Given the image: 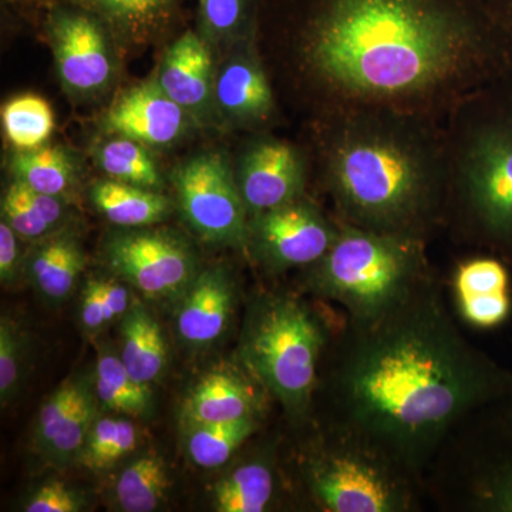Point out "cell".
<instances>
[{"mask_svg":"<svg viewBox=\"0 0 512 512\" xmlns=\"http://www.w3.org/2000/svg\"><path fill=\"white\" fill-rule=\"evenodd\" d=\"M318 204L303 197L249 220L248 245L269 271L309 268L320 261L339 234Z\"/></svg>","mask_w":512,"mask_h":512,"instance_id":"cell-11","label":"cell"},{"mask_svg":"<svg viewBox=\"0 0 512 512\" xmlns=\"http://www.w3.org/2000/svg\"><path fill=\"white\" fill-rule=\"evenodd\" d=\"M261 394L232 370H214L194 384L183 406L185 424L229 423L258 416Z\"/></svg>","mask_w":512,"mask_h":512,"instance_id":"cell-19","label":"cell"},{"mask_svg":"<svg viewBox=\"0 0 512 512\" xmlns=\"http://www.w3.org/2000/svg\"><path fill=\"white\" fill-rule=\"evenodd\" d=\"M97 164L111 180L158 190L161 175L147 146L131 138L113 136L97 148Z\"/></svg>","mask_w":512,"mask_h":512,"instance_id":"cell-31","label":"cell"},{"mask_svg":"<svg viewBox=\"0 0 512 512\" xmlns=\"http://www.w3.org/2000/svg\"><path fill=\"white\" fill-rule=\"evenodd\" d=\"M274 471L262 461H252L218 481L214 507L220 512H262L274 498Z\"/></svg>","mask_w":512,"mask_h":512,"instance_id":"cell-29","label":"cell"},{"mask_svg":"<svg viewBox=\"0 0 512 512\" xmlns=\"http://www.w3.org/2000/svg\"><path fill=\"white\" fill-rule=\"evenodd\" d=\"M305 474L325 511L406 512L416 505L417 474L345 423L308 461Z\"/></svg>","mask_w":512,"mask_h":512,"instance_id":"cell-7","label":"cell"},{"mask_svg":"<svg viewBox=\"0 0 512 512\" xmlns=\"http://www.w3.org/2000/svg\"><path fill=\"white\" fill-rule=\"evenodd\" d=\"M170 487L164 458L146 453L121 471L114 493L121 511L151 512L163 504Z\"/></svg>","mask_w":512,"mask_h":512,"instance_id":"cell-26","label":"cell"},{"mask_svg":"<svg viewBox=\"0 0 512 512\" xmlns=\"http://www.w3.org/2000/svg\"><path fill=\"white\" fill-rule=\"evenodd\" d=\"M121 362L137 382H157L168 363V346L160 323L146 306L133 303L121 318Z\"/></svg>","mask_w":512,"mask_h":512,"instance_id":"cell-21","label":"cell"},{"mask_svg":"<svg viewBox=\"0 0 512 512\" xmlns=\"http://www.w3.org/2000/svg\"><path fill=\"white\" fill-rule=\"evenodd\" d=\"M94 393L106 409L126 416H146L153 407L150 386L137 382L120 356L111 352L101 353L99 357Z\"/></svg>","mask_w":512,"mask_h":512,"instance_id":"cell-27","label":"cell"},{"mask_svg":"<svg viewBox=\"0 0 512 512\" xmlns=\"http://www.w3.org/2000/svg\"><path fill=\"white\" fill-rule=\"evenodd\" d=\"M495 8L498 10L501 20H503L505 28L512 37V0H493Z\"/></svg>","mask_w":512,"mask_h":512,"instance_id":"cell-41","label":"cell"},{"mask_svg":"<svg viewBox=\"0 0 512 512\" xmlns=\"http://www.w3.org/2000/svg\"><path fill=\"white\" fill-rule=\"evenodd\" d=\"M6 138L15 150L45 147L55 131V114L43 97L26 93L13 97L2 109Z\"/></svg>","mask_w":512,"mask_h":512,"instance_id":"cell-30","label":"cell"},{"mask_svg":"<svg viewBox=\"0 0 512 512\" xmlns=\"http://www.w3.org/2000/svg\"><path fill=\"white\" fill-rule=\"evenodd\" d=\"M49 3L46 30L64 90L77 99L100 96L114 76V37L86 9L64 0Z\"/></svg>","mask_w":512,"mask_h":512,"instance_id":"cell-10","label":"cell"},{"mask_svg":"<svg viewBox=\"0 0 512 512\" xmlns=\"http://www.w3.org/2000/svg\"><path fill=\"white\" fill-rule=\"evenodd\" d=\"M25 342L9 316L0 319V402L6 406L18 393L22 380Z\"/></svg>","mask_w":512,"mask_h":512,"instance_id":"cell-35","label":"cell"},{"mask_svg":"<svg viewBox=\"0 0 512 512\" xmlns=\"http://www.w3.org/2000/svg\"><path fill=\"white\" fill-rule=\"evenodd\" d=\"M66 218L63 198L42 194L13 181L2 200V221L23 239L49 238Z\"/></svg>","mask_w":512,"mask_h":512,"instance_id":"cell-24","label":"cell"},{"mask_svg":"<svg viewBox=\"0 0 512 512\" xmlns=\"http://www.w3.org/2000/svg\"><path fill=\"white\" fill-rule=\"evenodd\" d=\"M157 83L191 116L207 113L215 104V74L208 40L194 30H185L165 52Z\"/></svg>","mask_w":512,"mask_h":512,"instance_id":"cell-18","label":"cell"},{"mask_svg":"<svg viewBox=\"0 0 512 512\" xmlns=\"http://www.w3.org/2000/svg\"><path fill=\"white\" fill-rule=\"evenodd\" d=\"M173 180L183 217L202 239L248 245V210L225 154H197L175 170Z\"/></svg>","mask_w":512,"mask_h":512,"instance_id":"cell-8","label":"cell"},{"mask_svg":"<svg viewBox=\"0 0 512 512\" xmlns=\"http://www.w3.org/2000/svg\"><path fill=\"white\" fill-rule=\"evenodd\" d=\"M93 13L114 40L143 45L156 39L177 19L183 0H64Z\"/></svg>","mask_w":512,"mask_h":512,"instance_id":"cell-20","label":"cell"},{"mask_svg":"<svg viewBox=\"0 0 512 512\" xmlns=\"http://www.w3.org/2000/svg\"><path fill=\"white\" fill-rule=\"evenodd\" d=\"M90 198L107 221L123 228L151 227L173 210L171 201L160 192L111 178L94 183Z\"/></svg>","mask_w":512,"mask_h":512,"instance_id":"cell-22","label":"cell"},{"mask_svg":"<svg viewBox=\"0 0 512 512\" xmlns=\"http://www.w3.org/2000/svg\"><path fill=\"white\" fill-rule=\"evenodd\" d=\"M84 507L82 495L59 481H50L25 504L26 512H79Z\"/></svg>","mask_w":512,"mask_h":512,"instance_id":"cell-37","label":"cell"},{"mask_svg":"<svg viewBox=\"0 0 512 512\" xmlns=\"http://www.w3.org/2000/svg\"><path fill=\"white\" fill-rule=\"evenodd\" d=\"M343 419L419 473L451 431L512 394V375L461 335L424 286L352 333L338 370Z\"/></svg>","mask_w":512,"mask_h":512,"instance_id":"cell-2","label":"cell"},{"mask_svg":"<svg viewBox=\"0 0 512 512\" xmlns=\"http://www.w3.org/2000/svg\"><path fill=\"white\" fill-rule=\"evenodd\" d=\"M234 281L222 266L198 272L181 296L178 308V336L191 348H205L220 339L228 328L234 309Z\"/></svg>","mask_w":512,"mask_h":512,"instance_id":"cell-17","label":"cell"},{"mask_svg":"<svg viewBox=\"0 0 512 512\" xmlns=\"http://www.w3.org/2000/svg\"><path fill=\"white\" fill-rule=\"evenodd\" d=\"M103 256L113 274L150 299L181 298L198 275L194 249L167 229L116 232L104 242Z\"/></svg>","mask_w":512,"mask_h":512,"instance_id":"cell-9","label":"cell"},{"mask_svg":"<svg viewBox=\"0 0 512 512\" xmlns=\"http://www.w3.org/2000/svg\"><path fill=\"white\" fill-rule=\"evenodd\" d=\"M96 420V407L89 392H84L73 412L64 421L62 429L45 450L50 463L64 467L70 461L77 460L82 453L90 429Z\"/></svg>","mask_w":512,"mask_h":512,"instance_id":"cell-34","label":"cell"},{"mask_svg":"<svg viewBox=\"0 0 512 512\" xmlns=\"http://www.w3.org/2000/svg\"><path fill=\"white\" fill-rule=\"evenodd\" d=\"M187 453L195 466L217 468L228 463L258 429V419L249 417L229 423L185 424Z\"/></svg>","mask_w":512,"mask_h":512,"instance_id":"cell-28","label":"cell"},{"mask_svg":"<svg viewBox=\"0 0 512 512\" xmlns=\"http://www.w3.org/2000/svg\"><path fill=\"white\" fill-rule=\"evenodd\" d=\"M84 268V254L77 239L60 234L46 238L30 258L29 275L37 292L52 303L72 293Z\"/></svg>","mask_w":512,"mask_h":512,"instance_id":"cell-23","label":"cell"},{"mask_svg":"<svg viewBox=\"0 0 512 512\" xmlns=\"http://www.w3.org/2000/svg\"><path fill=\"white\" fill-rule=\"evenodd\" d=\"M339 224L338 237L309 266L306 282L315 295L339 303L350 325L386 318L429 285L426 241Z\"/></svg>","mask_w":512,"mask_h":512,"instance_id":"cell-5","label":"cell"},{"mask_svg":"<svg viewBox=\"0 0 512 512\" xmlns=\"http://www.w3.org/2000/svg\"><path fill=\"white\" fill-rule=\"evenodd\" d=\"M16 181L42 194L63 198L76 183V163L63 147L18 151L10 163Z\"/></svg>","mask_w":512,"mask_h":512,"instance_id":"cell-25","label":"cell"},{"mask_svg":"<svg viewBox=\"0 0 512 512\" xmlns=\"http://www.w3.org/2000/svg\"><path fill=\"white\" fill-rule=\"evenodd\" d=\"M235 175L248 214L254 217L305 195L308 161L288 141L259 136L245 148Z\"/></svg>","mask_w":512,"mask_h":512,"instance_id":"cell-13","label":"cell"},{"mask_svg":"<svg viewBox=\"0 0 512 512\" xmlns=\"http://www.w3.org/2000/svg\"><path fill=\"white\" fill-rule=\"evenodd\" d=\"M18 234L8 222H0V279L3 285L16 281L19 266Z\"/></svg>","mask_w":512,"mask_h":512,"instance_id":"cell-39","label":"cell"},{"mask_svg":"<svg viewBox=\"0 0 512 512\" xmlns=\"http://www.w3.org/2000/svg\"><path fill=\"white\" fill-rule=\"evenodd\" d=\"M293 83L319 119L389 110L444 121L512 70L493 0H276Z\"/></svg>","mask_w":512,"mask_h":512,"instance_id":"cell-1","label":"cell"},{"mask_svg":"<svg viewBox=\"0 0 512 512\" xmlns=\"http://www.w3.org/2000/svg\"><path fill=\"white\" fill-rule=\"evenodd\" d=\"M480 427L467 468L468 503L512 512V394L477 413Z\"/></svg>","mask_w":512,"mask_h":512,"instance_id":"cell-12","label":"cell"},{"mask_svg":"<svg viewBox=\"0 0 512 512\" xmlns=\"http://www.w3.org/2000/svg\"><path fill=\"white\" fill-rule=\"evenodd\" d=\"M84 392L86 390L77 383H64L40 410L36 424L35 440L37 448L42 453H45L49 444L55 440L57 433L63 427L64 421L67 420L74 407L82 399Z\"/></svg>","mask_w":512,"mask_h":512,"instance_id":"cell-36","label":"cell"},{"mask_svg":"<svg viewBox=\"0 0 512 512\" xmlns=\"http://www.w3.org/2000/svg\"><path fill=\"white\" fill-rule=\"evenodd\" d=\"M328 336V328L301 299L265 295L249 313L242 360L286 412L302 417L311 406Z\"/></svg>","mask_w":512,"mask_h":512,"instance_id":"cell-6","label":"cell"},{"mask_svg":"<svg viewBox=\"0 0 512 512\" xmlns=\"http://www.w3.org/2000/svg\"><path fill=\"white\" fill-rule=\"evenodd\" d=\"M237 49L215 74V106L225 119L238 126H268L275 117L274 87L254 39L235 43Z\"/></svg>","mask_w":512,"mask_h":512,"instance_id":"cell-14","label":"cell"},{"mask_svg":"<svg viewBox=\"0 0 512 512\" xmlns=\"http://www.w3.org/2000/svg\"><path fill=\"white\" fill-rule=\"evenodd\" d=\"M137 443V429L130 420L101 417L94 420L77 461L90 470H107L136 450Z\"/></svg>","mask_w":512,"mask_h":512,"instance_id":"cell-33","label":"cell"},{"mask_svg":"<svg viewBox=\"0 0 512 512\" xmlns=\"http://www.w3.org/2000/svg\"><path fill=\"white\" fill-rule=\"evenodd\" d=\"M202 36L211 42L254 39L259 23L256 0H198Z\"/></svg>","mask_w":512,"mask_h":512,"instance_id":"cell-32","label":"cell"},{"mask_svg":"<svg viewBox=\"0 0 512 512\" xmlns=\"http://www.w3.org/2000/svg\"><path fill=\"white\" fill-rule=\"evenodd\" d=\"M444 225L512 265V70L444 120Z\"/></svg>","mask_w":512,"mask_h":512,"instance_id":"cell-4","label":"cell"},{"mask_svg":"<svg viewBox=\"0 0 512 512\" xmlns=\"http://www.w3.org/2000/svg\"><path fill=\"white\" fill-rule=\"evenodd\" d=\"M191 114L161 89L157 80L127 90L104 117L110 136L136 140L147 147L173 144L188 128Z\"/></svg>","mask_w":512,"mask_h":512,"instance_id":"cell-15","label":"cell"},{"mask_svg":"<svg viewBox=\"0 0 512 512\" xmlns=\"http://www.w3.org/2000/svg\"><path fill=\"white\" fill-rule=\"evenodd\" d=\"M323 177L339 221L427 242L444 225V121L389 110L319 119Z\"/></svg>","mask_w":512,"mask_h":512,"instance_id":"cell-3","label":"cell"},{"mask_svg":"<svg viewBox=\"0 0 512 512\" xmlns=\"http://www.w3.org/2000/svg\"><path fill=\"white\" fill-rule=\"evenodd\" d=\"M101 291H103L104 305H106L107 322L123 318L130 306V295L126 286L114 281H101Z\"/></svg>","mask_w":512,"mask_h":512,"instance_id":"cell-40","label":"cell"},{"mask_svg":"<svg viewBox=\"0 0 512 512\" xmlns=\"http://www.w3.org/2000/svg\"><path fill=\"white\" fill-rule=\"evenodd\" d=\"M80 319L87 333L100 332L109 325L101 281H90L84 288L82 303H80Z\"/></svg>","mask_w":512,"mask_h":512,"instance_id":"cell-38","label":"cell"},{"mask_svg":"<svg viewBox=\"0 0 512 512\" xmlns=\"http://www.w3.org/2000/svg\"><path fill=\"white\" fill-rule=\"evenodd\" d=\"M508 266L494 255L474 256L457 266L454 296L458 312L468 325L494 329L510 319L512 289Z\"/></svg>","mask_w":512,"mask_h":512,"instance_id":"cell-16","label":"cell"}]
</instances>
